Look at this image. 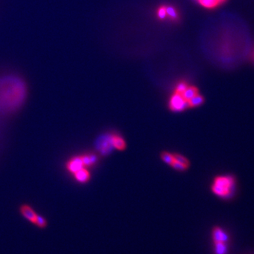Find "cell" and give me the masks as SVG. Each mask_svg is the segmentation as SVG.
I'll use <instances>...</instances> for the list:
<instances>
[{
    "instance_id": "cell-9",
    "label": "cell",
    "mask_w": 254,
    "mask_h": 254,
    "mask_svg": "<svg viewBox=\"0 0 254 254\" xmlns=\"http://www.w3.org/2000/svg\"><path fill=\"white\" fill-rule=\"evenodd\" d=\"M82 161H83V165L84 167H88L93 166L97 163L98 157L96 155L93 154H84L83 156H80Z\"/></svg>"
},
{
    "instance_id": "cell-14",
    "label": "cell",
    "mask_w": 254,
    "mask_h": 254,
    "mask_svg": "<svg viewBox=\"0 0 254 254\" xmlns=\"http://www.w3.org/2000/svg\"><path fill=\"white\" fill-rule=\"evenodd\" d=\"M160 157L165 163L169 165H171L172 163L175 161L173 154H170V153L166 152V151H164V152L161 154Z\"/></svg>"
},
{
    "instance_id": "cell-18",
    "label": "cell",
    "mask_w": 254,
    "mask_h": 254,
    "mask_svg": "<svg viewBox=\"0 0 254 254\" xmlns=\"http://www.w3.org/2000/svg\"><path fill=\"white\" fill-rule=\"evenodd\" d=\"M187 83H186L185 82H180V83H178L177 86H176V89H175V93H177V94L181 95L182 93L187 89Z\"/></svg>"
},
{
    "instance_id": "cell-1",
    "label": "cell",
    "mask_w": 254,
    "mask_h": 254,
    "mask_svg": "<svg viewBox=\"0 0 254 254\" xmlns=\"http://www.w3.org/2000/svg\"><path fill=\"white\" fill-rule=\"evenodd\" d=\"M28 94L26 82L18 76L0 77V113L10 114L23 105Z\"/></svg>"
},
{
    "instance_id": "cell-13",
    "label": "cell",
    "mask_w": 254,
    "mask_h": 254,
    "mask_svg": "<svg viewBox=\"0 0 254 254\" xmlns=\"http://www.w3.org/2000/svg\"><path fill=\"white\" fill-rule=\"evenodd\" d=\"M204 101L203 96L198 94L192 98L191 100L188 101V103H189V107H197L203 105Z\"/></svg>"
},
{
    "instance_id": "cell-19",
    "label": "cell",
    "mask_w": 254,
    "mask_h": 254,
    "mask_svg": "<svg viewBox=\"0 0 254 254\" xmlns=\"http://www.w3.org/2000/svg\"><path fill=\"white\" fill-rule=\"evenodd\" d=\"M157 16H158L159 18L161 19V20H163V19H165V17H167L166 9H165V7L159 8L158 11H157Z\"/></svg>"
},
{
    "instance_id": "cell-5",
    "label": "cell",
    "mask_w": 254,
    "mask_h": 254,
    "mask_svg": "<svg viewBox=\"0 0 254 254\" xmlns=\"http://www.w3.org/2000/svg\"><path fill=\"white\" fill-rule=\"evenodd\" d=\"M170 110L175 113H180L189 108L188 101L184 100L181 94L175 93L171 96L169 102Z\"/></svg>"
},
{
    "instance_id": "cell-2",
    "label": "cell",
    "mask_w": 254,
    "mask_h": 254,
    "mask_svg": "<svg viewBox=\"0 0 254 254\" xmlns=\"http://www.w3.org/2000/svg\"><path fill=\"white\" fill-rule=\"evenodd\" d=\"M211 189L217 198L230 201L234 198L237 192V179L231 174L218 175L214 178Z\"/></svg>"
},
{
    "instance_id": "cell-17",
    "label": "cell",
    "mask_w": 254,
    "mask_h": 254,
    "mask_svg": "<svg viewBox=\"0 0 254 254\" xmlns=\"http://www.w3.org/2000/svg\"><path fill=\"white\" fill-rule=\"evenodd\" d=\"M166 9L167 15L170 17V18L173 20H176L178 17L177 12H176V9L173 7H165Z\"/></svg>"
},
{
    "instance_id": "cell-20",
    "label": "cell",
    "mask_w": 254,
    "mask_h": 254,
    "mask_svg": "<svg viewBox=\"0 0 254 254\" xmlns=\"http://www.w3.org/2000/svg\"><path fill=\"white\" fill-rule=\"evenodd\" d=\"M254 254V253H253V254Z\"/></svg>"
},
{
    "instance_id": "cell-16",
    "label": "cell",
    "mask_w": 254,
    "mask_h": 254,
    "mask_svg": "<svg viewBox=\"0 0 254 254\" xmlns=\"http://www.w3.org/2000/svg\"><path fill=\"white\" fill-rule=\"evenodd\" d=\"M170 166L173 167L174 170H176V171L179 172L186 171V170H187L188 168H189V167H187V165H183V164L180 163V162H176V161L175 160L172 163Z\"/></svg>"
},
{
    "instance_id": "cell-8",
    "label": "cell",
    "mask_w": 254,
    "mask_h": 254,
    "mask_svg": "<svg viewBox=\"0 0 254 254\" xmlns=\"http://www.w3.org/2000/svg\"><path fill=\"white\" fill-rule=\"evenodd\" d=\"M74 175L76 180L79 183H81V184H85V183L88 182L91 179L90 172L88 171L86 167L80 169L77 173H74Z\"/></svg>"
},
{
    "instance_id": "cell-3",
    "label": "cell",
    "mask_w": 254,
    "mask_h": 254,
    "mask_svg": "<svg viewBox=\"0 0 254 254\" xmlns=\"http://www.w3.org/2000/svg\"><path fill=\"white\" fill-rule=\"evenodd\" d=\"M213 246L215 254H228L230 237L228 232L221 227H214L212 230Z\"/></svg>"
},
{
    "instance_id": "cell-10",
    "label": "cell",
    "mask_w": 254,
    "mask_h": 254,
    "mask_svg": "<svg viewBox=\"0 0 254 254\" xmlns=\"http://www.w3.org/2000/svg\"><path fill=\"white\" fill-rule=\"evenodd\" d=\"M226 0H198V2L203 7L214 9L223 4Z\"/></svg>"
},
{
    "instance_id": "cell-12",
    "label": "cell",
    "mask_w": 254,
    "mask_h": 254,
    "mask_svg": "<svg viewBox=\"0 0 254 254\" xmlns=\"http://www.w3.org/2000/svg\"><path fill=\"white\" fill-rule=\"evenodd\" d=\"M198 94V90L194 86H188L187 89L182 93L181 96L184 98V100L189 101L194 98V96Z\"/></svg>"
},
{
    "instance_id": "cell-7",
    "label": "cell",
    "mask_w": 254,
    "mask_h": 254,
    "mask_svg": "<svg viewBox=\"0 0 254 254\" xmlns=\"http://www.w3.org/2000/svg\"><path fill=\"white\" fill-rule=\"evenodd\" d=\"M83 167H85L80 156H76V157H72L68 161L67 163V170L72 174L77 173V171L83 168Z\"/></svg>"
},
{
    "instance_id": "cell-15",
    "label": "cell",
    "mask_w": 254,
    "mask_h": 254,
    "mask_svg": "<svg viewBox=\"0 0 254 254\" xmlns=\"http://www.w3.org/2000/svg\"><path fill=\"white\" fill-rule=\"evenodd\" d=\"M173 156H174V159L175 161L176 162H180V163L183 164V165H187V167L190 166V162L188 160L187 157H184V156L179 154H173Z\"/></svg>"
},
{
    "instance_id": "cell-6",
    "label": "cell",
    "mask_w": 254,
    "mask_h": 254,
    "mask_svg": "<svg viewBox=\"0 0 254 254\" xmlns=\"http://www.w3.org/2000/svg\"><path fill=\"white\" fill-rule=\"evenodd\" d=\"M20 214L21 215L22 217L28 221L30 223L36 226V222H37L38 219H39L40 214L36 213L34 208L31 207L30 205L22 204L20 208Z\"/></svg>"
},
{
    "instance_id": "cell-11",
    "label": "cell",
    "mask_w": 254,
    "mask_h": 254,
    "mask_svg": "<svg viewBox=\"0 0 254 254\" xmlns=\"http://www.w3.org/2000/svg\"><path fill=\"white\" fill-rule=\"evenodd\" d=\"M113 144L115 149L124 151L126 148V142L121 136L114 135L113 137Z\"/></svg>"
},
{
    "instance_id": "cell-4",
    "label": "cell",
    "mask_w": 254,
    "mask_h": 254,
    "mask_svg": "<svg viewBox=\"0 0 254 254\" xmlns=\"http://www.w3.org/2000/svg\"><path fill=\"white\" fill-rule=\"evenodd\" d=\"M113 134H105L96 142V148L103 156H107L115 149L113 144Z\"/></svg>"
}]
</instances>
